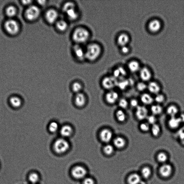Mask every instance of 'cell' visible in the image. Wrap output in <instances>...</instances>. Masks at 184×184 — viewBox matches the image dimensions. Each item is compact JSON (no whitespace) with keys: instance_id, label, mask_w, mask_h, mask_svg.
Here are the masks:
<instances>
[{"instance_id":"cell-20","label":"cell","mask_w":184,"mask_h":184,"mask_svg":"<svg viewBox=\"0 0 184 184\" xmlns=\"http://www.w3.org/2000/svg\"><path fill=\"white\" fill-rule=\"evenodd\" d=\"M181 124L180 118L178 117H171L168 121V125L171 129H177Z\"/></svg>"},{"instance_id":"cell-33","label":"cell","mask_w":184,"mask_h":184,"mask_svg":"<svg viewBox=\"0 0 184 184\" xmlns=\"http://www.w3.org/2000/svg\"><path fill=\"white\" fill-rule=\"evenodd\" d=\"M82 88V86L81 84L78 82H74L72 84V90L77 94L80 93Z\"/></svg>"},{"instance_id":"cell-27","label":"cell","mask_w":184,"mask_h":184,"mask_svg":"<svg viewBox=\"0 0 184 184\" xmlns=\"http://www.w3.org/2000/svg\"><path fill=\"white\" fill-rule=\"evenodd\" d=\"M128 67L130 71L132 72H136L141 69L139 63L135 60L130 62L128 64Z\"/></svg>"},{"instance_id":"cell-1","label":"cell","mask_w":184,"mask_h":184,"mask_svg":"<svg viewBox=\"0 0 184 184\" xmlns=\"http://www.w3.org/2000/svg\"><path fill=\"white\" fill-rule=\"evenodd\" d=\"M90 36V33L86 28L78 27L73 32L72 38L75 44L81 45L88 42Z\"/></svg>"},{"instance_id":"cell-45","label":"cell","mask_w":184,"mask_h":184,"mask_svg":"<svg viewBox=\"0 0 184 184\" xmlns=\"http://www.w3.org/2000/svg\"><path fill=\"white\" fill-rule=\"evenodd\" d=\"M83 183L84 184H95V181L91 178L86 177L84 179Z\"/></svg>"},{"instance_id":"cell-7","label":"cell","mask_w":184,"mask_h":184,"mask_svg":"<svg viewBox=\"0 0 184 184\" xmlns=\"http://www.w3.org/2000/svg\"><path fill=\"white\" fill-rule=\"evenodd\" d=\"M59 14L57 11L54 9H50L46 12L45 20L50 25L56 23L59 20Z\"/></svg>"},{"instance_id":"cell-30","label":"cell","mask_w":184,"mask_h":184,"mask_svg":"<svg viewBox=\"0 0 184 184\" xmlns=\"http://www.w3.org/2000/svg\"><path fill=\"white\" fill-rule=\"evenodd\" d=\"M151 110L152 115L156 116L161 114L163 111V107L159 104L152 105Z\"/></svg>"},{"instance_id":"cell-3","label":"cell","mask_w":184,"mask_h":184,"mask_svg":"<svg viewBox=\"0 0 184 184\" xmlns=\"http://www.w3.org/2000/svg\"><path fill=\"white\" fill-rule=\"evenodd\" d=\"M63 12L70 21H74L79 18V14L75 4L73 2L65 3L62 7Z\"/></svg>"},{"instance_id":"cell-46","label":"cell","mask_w":184,"mask_h":184,"mask_svg":"<svg viewBox=\"0 0 184 184\" xmlns=\"http://www.w3.org/2000/svg\"><path fill=\"white\" fill-rule=\"evenodd\" d=\"M130 104L131 107L136 108L139 106V102L136 99H132L130 100Z\"/></svg>"},{"instance_id":"cell-39","label":"cell","mask_w":184,"mask_h":184,"mask_svg":"<svg viewBox=\"0 0 184 184\" xmlns=\"http://www.w3.org/2000/svg\"><path fill=\"white\" fill-rule=\"evenodd\" d=\"M151 174V169L147 167H145L142 169L141 171V175L143 177L147 179L149 177Z\"/></svg>"},{"instance_id":"cell-24","label":"cell","mask_w":184,"mask_h":184,"mask_svg":"<svg viewBox=\"0 0 184 184\" xmlns=\"http://www.w3.org/2000/svg\"><path fill=\"white\" fill-rule=\"evenodd\" d=\"M140 100L141 102L145 105H151L154 101V98L150 94L147 93L142 94Z\"/></svg>"},{"instance_id":"cell-26","label":"cell","mask_w":184,"mask_h":184,"mask_svg":"<svg viewBox=\"0 0 184 184\" xmlns=\"http://www.w3.org/2000/svg\"><path fill=\"white\" fill-rule=\"evenodd\" d=\"M141 181V176L137 173L131 174L128 178V182L129 184H139Z\"/></svg>"},{"instance_id":"cell-43","label":"cell","mask_w":184,"mask_h":184,"mask_svg":"<svg viewBox=\"0 0 184 184\" xmlns=\"http://www.w3.org/2000/svg\"><path fill=\"white\" fill-rule=\"evenodd\" d=\"M136 88L139 91H144L147 89V85L144 82H139L137 84Z\"/></svg>"},{"instance_id":"cell-19","label":"cell","mask_w":184,"mask_h":184,"mask_svg":"<svg viewBox=\"0 0 184 184\" xmlns=\"http://www.w3.org/2000/svg\"><path fill=\"white\" fill-rule=\"evenodd\" d=\"M60 132L62 137L64 138H67L71 136L72 135L73 129L71 126L65 125L60 128Z\"/></svg>"},{"instance_id":"cell-21","label":"cell","mask_w":184,"mask_h":184,"mask_svg":"<svg viewBox=\"0 0 184 184\" xmlns=\"http://www.w3.org/2000/svg\"><path fill=\"white\" fill-rule=\"evenodd\" d=\"M113 143L114 146L118 149L124 148L126 145V141L124 137L121 136L115 137L113 140Z\"/></svg>"},{"instance_id":"cell-47","label":"cell","mask_w":184,"mask_h":184,"mask_svg":"<svg viewBox=\"0 0 184 184\" xmlns=\"http://www.w3.org/2000/svg\"><path fill=\"white\" fill-rule=\"evenodd\" d=\"M118 86H119L120 88L121 89H124V88L125 89L126 87H127V82L126 81H121L120 82V83L118 84Z\"/></svg>"},{"instance_id":"cell-34","label":"cell","mask_w":184,"mask_h":184,"mask_svg":"<svg viewBox=\"0 0 184 184\" xmlns=\"http://www.w3.org/2000/svg\"><path fill=\"white\" fill-rule=\"evenodd\" d=\"M17 10L15 7L13 6H9L7 8L6 13L7 15L10 18L15 16Z\"/></svg>"},{"instance_id":"cell-36","label":"cell","mask_w":184,"mask_h":184,"mask_svg":"<svg viewBox=\"0 0 184 184\" xmlns=\"http://www.w3.org/2000/svg\"><path fill=\"white\" fill-rule=\"evenodd\" d=\"M29 180L33 184H36L39 180V176L37 173H33L29 176Z\"/></svg>"},{"instance_id":"cell-41","label":"cell","mask_w":184,"mask_h":184,"mask_svg":"<svg viewBox=\"0 0 184 184\" xmlns=\"http://www.w3.org/2000/svg\"><path fill=\"white\" fill-rule=\"evenodd\" d=\"M118 105L122 110L125 109L128 107V103L126 99L124 98L121 99L119 101Z\"/></svg>"},{"instance_id":"cell-35","label":"cell","mask_w":184,"mask_h":184,"mask_svg":"<svg viewBox=\"0 0 184 184\" xmlns=\"http://www.w3.org/2000/svg\"><path fill=\"white\" fill-rule=\"evenodd\" d=\"M59 125L56 122H51L48 127V129L49 131L51 133L56 132L59 130Z\"/></svg>"},{"instance_id":"cell-10","label":"cell","mask_w":184,"mask_h":184,"mask_svg":"<svg viewBox=\"0 0 184 184\" xmlns=\"http://www.w3.org/2000/svg\"><path fill=\"white\" fill-rule=\"evenodd\" d=\"M117 79L113 76H107L105 77L102 81V86L106 89H112L117 85Z\"/></svg>"},{"instance_id":"cell-14","label":"cell","mask_w":184,"mask_h":184,"mask_svg":"<svg viewBox=\"0 0 184 184\" xmlns=\"http://www.w3.org/2000/svg\"><path fill=\"white\" fill-rule=\"evenodd\" d=\"M140 76L143 81L147 82L151 80L152 74L151 71L147 68L144 67L140 69Z\"/></svg>"},{"instance_id":"cell-28","label":"cell","mask_w":184,"mask_h":184,"mask_svg":"<svg viewBox=\"0 0 184 184\" xmlns=\"http://www.w3.org/2000/svg\"><path fill=\"white\" fill-rule=\"evenodd\" d=\"M126 75V72L122 67H119L113 72L114 77L116 79L121 78Z\"/></svg>"},{"instance_id":"cell-29","label":"cell","mask_w":184,"mask_h":184,"mask_svg":"<svg viewBox=\"0 0 184 184\" xmlns=\"http://www.w3.org/2000/svg\"><path fill=\"white\" fill-rule=\"evenodd\" d=\"M115 116L118 121L121 123L125 122L126 120V115L122 110H117L115 113Z\"/></svg>"},{"instance_id":"cell-38","label":"cell","mask_w":184,"mask_h":184,"mask_svg":"<svg viewBox=\"0 0 184 184\" xmlns=\"http://www.w3.org/2000/svg\"><path fill=\"white\" fill-rule=\"evenodd\" d=\"M157 159L161 163H164L167 160L168 156L164 152H161L157 156Z\"/></svg>"},{"instance_id":"cell-31","label":"cell","mask_w":184,"mask_h":184,"mask_svg":"<svg viewBox=\"0 0 184 184\" xmlns=\"http://www.w3.org/2000/svg\"><path fill=\"white\" fill-rule=\"evenodd\" d=\"M151 130L152 135L155 137H158L161 132V127L157 123L151 125Z\"/></svg>"},{"instance_id":"cell-40","label":"cell","mask_w":184,"mask_h":184,"mask_svg":"<svg viewBox=\"0 0 184 184\" xmlns=\"http://www.w3.org/2000/svg\"><path fill=\"white\" fill-rule=\"evenodd\" d=\"M165 97L163 94H159L156 95L154 98V100L158 104H162L165 101Z\"/></svg>"},{"instance_id":"cell-22","label":"cell","mask_w":184,"mask_h":184,"mask_svg":"<svg viewBox=\"0 0 184 184\" xmlns=\"http://www.w3.org/2000/svg\"><path fill=\"white\" fill-rule=\"evenodd\" d=\"M129 41V36L125 33L120 34L118 36L117 40L118 44L121 47L127 46Z\"/></svg>"},{"instance_id":"cell-48","label":"cell","mask_w":184,"mask_h":184,"mask_svg":"<svg viewBox=\"0 0 184 184\" xmlns=\"http://www.w3.org/2000/svg\"><path fill=\"white\" fill-rule=\"evenodd\" d=\"M121 52L124 54H127L130 52L129 48L127 46L122 47Z\"/></svg>"},{"instance_id":"cell-49","label":"cell","mask_w":184,"mask_h":184,"mask_svg":"<svg viewBox=\"0 0 184 184\" xmlns=\"http://www.w3.org/2000/svg\"><path fill=\"white\" fill-rule=\"evenodd\" d=\"M178 117L180 118L181 123L184 124V113L181 114Z\"/></svg>"},{"instance_id":"cell-25","label":"cell","mask_w":184,"mask_h":184,"mask_svg":"<svg viewBox=\"0 0 184 184\" xmlns=\"http://www.w3.org/2000/svg\"><path fill=\"white\" fill-rule=\"evenodd\" d=\"M179 112V109L177 106L174 105H171L166 109L167 114L171 117H176Z\"/></svg>"},{"instance_id":"cell-8","label":"cell","mask_w":184,"mask_h":184,"mask_svg":"<svg viewBox=\"0 0 184 184\" xmlns=\"http://www.w3.org/2000/svg\"><path fill=\"white\" fill-rule=\"evenodd\" d=\"M71 174L76 179H84L86 177L87 171L84 167L78 166L72 169Z\"/></svg>"},{"instance_id":"cell-32","label":"cell","mask_w":184,"mask_h":184,"mask_svg":"<svg viewBox=\"0 0 184 184\" xmlns=\"http://www.w3.org/2000/svg\"><path fill=\"white\" fill-rule=\"evenodd\" d=\"M103 151L108 156L112 155L114 151V147L112 145L107 144L104 147Z\"/></svg>"},{"instance_id":"cell-9","label":"cell","mask_w":184,"mask_h":184,"mask_svg":"<svg viewBox=\"0 0 184 184\" xmlns=\"http://www.w3.org/2000/svg\"><path fill=\"white\" fill-rule=\"evenodd\" d=\"M73 52L75 57L79 61H83L86 59L85 49L81 45L75 44L73 47Z\"/></svg>"},{"instance_id":"cell-4","label":"cell","mask_w":184,"mask_h":184,"mask_svg":"<svg viewBox=\"0 0 184 184\" xmlns=\"http://www.w3.org/2000/svg\"><path fill=\"white\" fill-rule=\"evenodd\" d=\"M69 142L64 138H60L57 139L53 144V149L54 151L59 154L65 153L69 151Z\"/></svg>"},{"instance_id":"cell-5","label":"cell","mask_w":184,"mask_h":184,"mask_svg":"<svg viewBox=\"0 0 184 184\" xmlns=\"http://www.w3.org/2000/svg\"><path fill=\"white\" fill-rule=\"evenodd\" d=\"M40 11L39 8L35 6H31L27 9L25 16L30 21H34L37 19L40 15Z\"/></svg>"},{"instance_id":"cell-17","label":"cell","mask_w":184,"mask_h":184,"mask_svg":"<svg viewBox=\"0 0 184 184\" xmlns=\"http://www.w3.org/2000/svg\"><path fill=\"white\" fill-rule=\"evenodd\" d=\"M172 168L170 165L165 164L160 168V173L164 177H168L171 175Z\"/></svg>"},{"instance_id":"cell-6","label":"cell","mask_w":184,"mask_h":184,"mask_svg":"<svg viewBox=\"0 0 184 184\" xmlns=\"http://www.w3.org/2000/svg\"><path fill=\"white\" fill-rule=\"evenodd\" d=\"M4 28L7 32L11 35L16 34L19 30L18 23L13 19H10L6 22L4 24Z\"/></svg>"},{"instance_id":"cell-42","label":"cell","mask_w":184,"mask_h":184,"mask_svg":"<svg viewBox=\"0 0 184 184\" xmlns=\"http://www.w3.org/2000/svg\"><path fill=\"white\" fill-rule=\"evenodd\" d=\"M146 120L147 122L150 125H153L156 124L157 122V118L156 116L152 115H148Z\"/></svg>"},{"instance_id":"cell-44","label":"cell","mask_w":184,"mask_h":184,"mask_svg":"<svg viewBox=\"0 0 184 184\" xmlns=\"http://www.w3.org/2000/svg\"><path fill=\"white\" fill-rule=\"evenodd\" d=\"M178 135L181 144L184 146V130H180L178 133Z\"/></svg>"},{"instance_id":"cell-11","label":"cell","mask_w":184,"mask_h":184,"mask_svg":"<svg viewBox=\"0 0 184 184\" xmlns=\"http://www.w3.org/2000/svg\"><path fill=\"white\" fill-rule=\"evenodd\" d=\"M135 115L139 120H142L146 119L148 116V110L144 106L139 105L136 108Z\"/></svg>"},{"instance_id":"cell-16","label":"cell","mask_w":184,"mask_h":184,"mask_svg":"<svg viewBox=\"0 0 184 184\" xmlns=\"http://www.w3.org/2000/svg\"><path fill=\"white\" fill-rule=\"evenodd\" d=\"M147 89L151 93L156 95L159 94L161 88L157 82L155 81L150 82L147 85Z\"/></svg>"},{"instance_id":"cell-50","label":"cell","mask_w":184,"mask_h":184,"mask_svg":"<svg viewBox=\"0 0 184 184\" xmlns=\"http://www.w3.org/2000/svg\"><path fill=\"white\" fill-rule=\"evenodd\" d=\"M38 4L41 6H44L46 4L47 1H38Z\"/></svg>"},{"instance_id":"cell-13","label":"cell","mask_w":184,"mask_h":184,"mask_svg":"<svg viewBox=\"0 0 184 184\" xmlns=\"http://www.w3.org/2000/svg\"><path fill=\"white\" fill-rule=\"evenodd\" d=\"M148 28L150 32L156 33L159 32L161 28L160 21L156 19L151 21L148 24Z\"/></svg>"},{"instance_id":"cell-18","label":"cell","mask_w":184,"mask_h":184,"mask_svg":"<svg viewBox=\"0 0 184 184\" xmlns=\"http://www.w3.org/2000/svg\"><path fill=\"white\" fill-rule=\"evenodd\" d=\"M86 99L85 95L80 93L77 94L74 98V102L76 105L79 107H83L85 105Z\"/></svg>"},{"instance_id":"cell-2","label":"cell","mask_w":184,"mask_h":184,"mask_svg":"<svg viewBox=\"0 0 184 184\" xmlns=\"http://www.w3.org/2000/svg\"><path fill=\"white\" fill-rule=\"evenodd\" d=\"M101 53L102 48L98 43H89L85 49L86 59L90 62L95 61L100 56Z\"/></svg>"},{"instance_id":"cell-15","label":"cell","mask_w":184,"mask_h":184,"mask_svg":"<svg viewBox=\"0 0 184 184\" xmlns=\"http://www.w3.org/2000/svg\"><path fill=\"white\" fill-rule=\"evenodd\" d=\"M119 96L117 92L111 91L106 94L105 99L107 102L111 105L115 103L118 100Z\"/></svg>"},{"instance_id":"cell-51","label":"cell","mask_w":184,"mask_h":184,"mask_svg":"<svg viewBox=\"0 0 184 184\" xmlns=\"http://www.w3.org/2000/svg\"><path fill=\"white\" fill-rule=\"evenodd\" d=\"M32 1H23V4L25 5H28L30 4Z\"/></svg>"},{"instance_id":"cell-23","label":"cell","mask_w":184,"mask_h":184,"mask_svg":"<svg viewBox=\"0 0 184 184\" xmlns=\"http://www.w3.org/2000/svg\"><path fill=\"white\" fill-rule=\"evenodd\" d=\"M55 24L57 29L59 32H64L68 28V23L64 20H59Z\"/></svg>"},{"instance_id":"cell-37","label":"cell","mask_w":184,"mask_h":184,"mask_svg":"<svg viewBox=\"0 0 184 184\" xmlns=\"http://www.w3.org/2000/svg\"><path fill=\"white\" fill-rule=\"evenodd\" d=\"M139 128L140 130L143 132H146L149 131L151 129L150 125L148 123L142 122L140 124Z\"/></svg>"},{"instance_id":"cell-12","label":"cell","mask_w":184,"mask_h":184,"mask_svg":"<svg viewBox=\"0 0 184 184\" xmlns=\"http://www.w3.org/2000/svg\"><path fill=\"white\" fill-rule=\"evenodd\" d=\"M113 135V133L112 130L108 128L103 129L100 133L101 140L105 143H108L112 140Z\"/></svg>"}]
</instances>
